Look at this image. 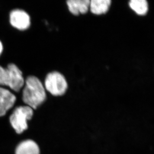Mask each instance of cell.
Masks as SVG:
<instances>
[{
	"instance_id": "obj_1",
	"label": "cell",
	"mask_w": 154,
	"mask_h": 154,
	"mask_svg": "<svg viewBox=\"0 0 154 154\" xmlns=\"http://www.w3.org/2000/svg\"><path fill=\"white\" fill-rule=\"evenodd\" d=\"M25 83L22 94L23 101L27 106L36 109L46 99L44 86L39 79L35 76H28Z\"/></svg>"
},
{
	"instance_id": "obj_2",
	"label": "cell",
	"mask_w": 154,
	"mask_h": 154,
	"mask_svg": "<svg viewBox=\"0 0 154 154\" xmlns=\"http://www.w3.org/2000/svg\"><path fill=\"white\" fill-rule=\"evenodd\" d=\"M25 85L23 73L13 63L4 67L0 66V86H6L14 91L18 92Z\"/></svg>"
},
{
	"instance_id": "obj_3",
	"label": "cell",
	"mask_w": 154,
	"mask_h": 154,
	"mask_svg": "<svg viewBox=\"0 0 154 154\" xmlns=\"http://www.w3.org/2000/svg\"><path fill=\"white\" fill-rule=\"evenodd\" d=\"M33 109L28 106L16 107L10 117V122L18 134H20L28 128V121L33 116Z\"/></svg>"
},
{
	"instance_id": "obj_4",
	"label": "cell",
	"mask_w": 154,
	"mask_h": 154,
	"mask_svg": "<svg viewBox=\"0 0 154 154\" xmlns=\"http://www.w3.org/2000/svg\"><path fill=\"white\" fill-rule=\"evenodd\" d=\"M46 90L54 96H62L68 88L65 77L61 73L54 71L48 74L45 81Z\"/></svg>"
},
{
	"instance_id": "obj_5",
	"label": "cell",
	"mask_w": 154,
	"mask_h": 154,
	"mask_svg": "<svg viewBox=\"0 0 154 154\" xmlns=\"http://www.w3.org/2000/svg\"><path fill=\"white\" fill-rule=\"evenodd\" d=\"M9 20L12 26L20 31L28 29L31 25L29 15L20 9L12 11L9 15Z\"/></svg>"
},
{
	"instance_id": "obj_6",
	"label": "cell",
	"mask_w": 154,
	"mask_h": 154,
	"mask_svg": "<svg viewBox=\"0 0 154 154\" xmlns=\"http://www.w3.org/2000/svg\"><path fill=\"white\" fill-rule=\"evenodd\" d=\"M16 96L10 90L0 87V117L6 115L16 102Z\"/></svg>"
},
{
	"instance_id": "obj_7",
	"label": "cell",
	"mask_w": 154,
	"mask_h": 154,
	"mask_svg": "<svg viewBox=\"0 0 154 154\" xmlns=\"http://www.w3.org/2000/svg\"><path fill=\"white\" fill-rule=\"evenodd\" d=\"M69 10L73 15L86 14L90 8V0H69L67 1Z\"/></svg>"
},
{
	"instance_id": "obj_8",
	"label": "cell",
	"mask_w": 154,
	"mask_h": 154,
	"mask_svg": "<svg viewBox=\"0 0 154 154\" xmlns=\"http://www.w3.org/2000/svg\"><path fill=\"white\" fill-rule=\"evenodd\" d=\"M39 147L36 143L27 140L23 141L16 148L15 154H40Z\"/></svg>"
},
{
	"instance_id": "obj_9",
	"label": "cell",
	"mask_w": 154,
	"mask_h": 154,
	"mask_svg": "<svg viewBox=\"0 0 154 154\" xmlns=\"http://www.w3.org/2000/svg\"><path fill=\"white\" fill-rule=\"evenodd\" d=\"M110 0H92L90 1L91 12L95 15L106 13L109 10L111 5Z\"/></svg>"
},
{
	"instance_id": "obj_10",
	"label": "cell",
	"mask_w": 154,
	"mask_h": 154,
	"mask_svg": "<svg viewBox=\"0 0 154 154\" xmlns=\"http://www.w3.org/2000/svg\"><path fill=\"white\" fill-rule=\"evenodd\" d=\"M129 5L131 9L139 15H145L148 11V4L145 0H132Z\"/></svg>"
},
{
	"instance_id": "obj_11",
	"label": "cell",
	"mask_w": 154,
	"mask_h": 154,
	"mask_svg": "<svg viewBox=\"0 0 154 154\" xmlns=\"http://www.w3.org/2000/svg\"><path fill=\"white\" fill-rule=\"evenodd\" d=\"M3 50H4V47H3V43L1 41H0V56L3 53Z\"/></svg>"
}]
</instances>
